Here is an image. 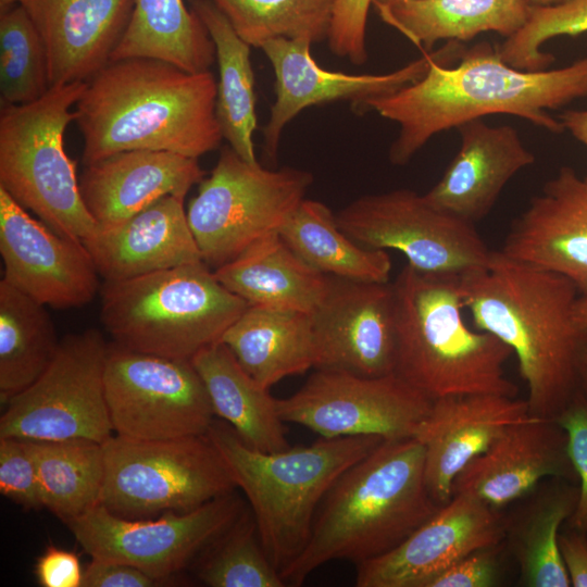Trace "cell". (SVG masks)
Segmentation results:
<instances>
[{"mask_svg": "<svg viewBox=\"0 0 587 587\" xmlns=\"http://www.w3.org/2000/svg\"><path fill=\"white\" fill-rule=\"evenodd\" d=\"M252 48L276 38L327 39L336 0H211Z\"/></svg>", "mask_w": 587, "mask_h": 587, "instance_id": "obj_37", "label": "cell"}, {"mask_svg": "<svg viewBox=\"0 0 587 587\" xmlns=\"http://www.w3.org/2000/svg\"><path fill=\"white\" fill-rule=\"evenodd\" d=\"M312 183L309 171L270 170L224 146L186 211L203 262L216 268L255 240L278 232Z\"/></svg>", "mask_w": 587, "mask_h": 587, "instance_id": "obj_10", "label": "cell"}, {"mask_svg": "<svg viewBox=\"0 0 587 587\" xmlns=\"http://www.w3.org/2000/svg\"><path fill=\"white\" fill-rule=\"evenodd\" d=\"M207 435L247 497L262 546L279 574L305 548L317 510L337 478L385 440L322 437L310 446L263 452L217 419Z\"/></svg>", "mask_w": 587, "mask_h": 587, "instance_id": "obj_6", "label": "cell"}, {"mask_svg": "<svg viewBox=\"0 0 587 587\" xmlns=\"http://www.w3.org/2000/svg\"><path fill=\"white\" fill-rule=\"evenodd\" d=\"M502 540V510L455 494L395 549L357 565L355 586L423 587L471 552Z\"/></svg>", "mask_w": 587, "mask_h": 587, "instance_id": "obj_19", "label": "cell"}, {"mask_svg": "<svg viewBox=\"0 0 587 587\" xmlns=\"http://www.w3.org/2000/svg\"><path fill=\"white\" fill-rule=\"evenodd\" d=\"M199 578L211 587H283L285 580L262 546L254 516L245 509L201 552Z\"/></svg>", "mask_w": 587, "mask_h": 587, "instance_id": "obj_39", "label": "cell"}, {"mask_svg": "<svg viewBox=\"0 0 587 587\" xmlns=\"http://www.w3.org/2000/svg\"><path fill=\"white\" fill-rule=\"evenodd\" d=\"M579 486L550 477L502 509L503 544L519 566V585L570 587L558 537L574 513Z\"/></svg>", "mask_w": 587, "mask_h": 587, "instance_id": "obj_27", "label": "cell"}, {"mask_svg": "<svg viewBox=\"0 0 587 587\" xmlns=\"http://www.w3.org/2000/svg\"><path fill=\"white\" fill-rule=\"evenodd\" d=\"M61 340L46 305L0 280V400L36 382L53 361Z\"/></svg>", "mask_w": 587, "mask_h": 587, "instance_id": "obj_35", "label": "cell"}, {"mask_svg": "<svg viewBox=\"0 0 587 587\" xmlns=\"http://www.w3.org/2000/svg\"><path fill=\"white\" fill-rule=\"evenodd\" d=\"M558 545L571 586L587 587V533L566 525L559 533Z\"/></svg>", "mask_w": 587, "mask_h": 587, "instance_id": "obj_47", "label": "cell"}, {"mask_svg": "<svg viewBox=\"0 0 587 587\" xmlns=\"http://www.w3.org/2000/svg\"><path fill=\"white\" fill-rule=\"evenodd\" d=\"M190 361L204 384L214 415L230 425L245 444L263 452L290 447L277 399L243 370L226 345H209Z\"/></svg>", "mask_w": 587, "mask_h": 587, "instance_id": "obj_30", "label": "cell"}, {"mask_svg": "<svg viewBox=\"0 0 587 587\" xmlns=\"http://www.w3.org/2000/svg\"><path fill=\"white\" fill-rule=\"evenodd\" d=\"M440 508L424 474V450L414 438L384 440L347 469L322 501L309 541L280 572L300 586L323 564L359 565L399 546Z\"/></svg>", "mask_w": 587, "mask_h": 587, "instance_id": "obj_4", "label": "cell"}, {"mask_svg": "<svg viewBox=\"0 0 587 587\" xmlns=\"http://www.w3.org/2000/svg\"><path fill=\"white\" fill-rule=\"evenodd\" d=\"M587 97V57L554 70L522 71L505 63L499 47L480 41L457 62L432 63L417 82L372 100L359 113L375 111L399 125L388 158L404 165L436 134L490 114H510L561 134L548 110Z\"/></svg>", "mask_w": 587, "mask_h": 587, "instance_id": "obj_1", "label": "cell"}, {"mask_svg": "<svg viewBox=\"0 0 587 587\" xmlns=\"http://www.w3.org/2000/svg\"><path fill=\"white\" fill-rule=\"evenodd\" d=\"M100 319L115 344L190 360L221 340L248 303L203 261L124 280H103Z\"/></svg>", "mask_w": 587, "mask_h": 587, "instance_id": "obj_7", "label": "cell"}, {"mask_svg": "<svg viewBox=\"0 0 587 587\" xmlns=\"http://www.w3.org/2000/svg\"><path fill=\"white\" fill-rule=\"evenodd\" d=\"M526 0H409L375 9L383 22L429 52L439 40L467 41L482 33L505 38L526 23Z\"/></svg>", "mask_w": 587, "mask_h": 587, "instance_id": "obj_31", "label": "cell"}, {"mask_svg": "<svg viewBox=\"0 0 587 587\" xmlns=\"http://www.w3.org/2000/svg\"><path fill=\"white\" fill-rule=\"evenodd\" d=\"M278 234L304 262L325 275L389 282L392 263L388 252L355 242L321 201L303 199Z\"/></svg>", "mask_w": 587, "mask_h": 587, "instance_id": "obj_34", "label": "cell"}, {"mask_svg": "<svg viewBox=\"0 0 587 587\" xmlns=\"http://www.w3.org/2000/svg\"><path fill=\"white\" fill-rule=\"evenodd\" d=\"M159 583L135 566L91 558L84 570L82 587H153Z\"/></svg>", "mask_w": 587, "mask_h": 587, "instance_id": "obj_46", "label": "cell"}, {"mask_svg": "<svg viewBox=\"0 0 587 587\" xmlns=\"http://www.w3.org/2000/svg\"><path fill=\"white\" fill-rule=\"evenodd\" d=\"M108 347L95 328L63 337L43 374L4 403L0 437L99 444L112 437L103 384Z\"/></svg>", "mask_w": 587, "mask_h": 587, "instance_id": "obj_11", "label": "cell"}, {"mask_svg": "<svg viewBox=\"0 0 587 587\" xmlns=\"http://www.w3.org/2000/svg\"><path fill=\"white\" fill-rule=\"evenodd\" d=\"M85 88L86 82L51 86L40 99L0 112V188L50 228L80 242L99 226L83 201L64 132Z\"/></svg>", "mask_w": 587, "mask_h": 587, "instance_id": "obj_8", "label": "cell"}, {"mask_svg": "<svg viewBox=\"0 0 587 587\" xmlns=\"http://www.w3.org/2000/svg\"><path fill=\"white\" fill-rule=\"evenodd\" d=\"M557 420L567 433L570 457L579 486L576 509L565 524L587 533V403L578 391Z\"/></svg>", "mask_w": 587, "mask_h": 587, "instance_id": "obj_44", "label": "cell"}, {"mask_svg": "<svg viewBox=\"0 0 587 587\" xmlns=\"http://www.w3.org/2000/svg\"><path fill=\"white\" fill-rule=\"evenodd\" d=\"M220 341L267 389L315 364L311 313L248 304Z\"/></svg>", "mask_w": 587, "mask_h": 587, "instance_id": "obj_29", "label": "cell"}, {"mask_svg": "<svg viewBox=\"0 0 587 587\" xmlns=\"http://www.w3.org/2000/svg\"><path fill=\"white\" fill-rule=\"evenodd\" d=\"M1 8V107L32 103L51 87L46 47L23 4Z\"/></svg>", "mask_w": 587, "mask_h": 587, "instance_id": "obj_38", "label": "cell"}, {"mask_svg": "<svg viewBox=\"0 0 587 587\" xmlns=\"http://www.w3.org/2000/svg\"><path fill=\"white\" fill-rule=\"evenodd\" d=\"M373 0H336L327 36L329 50L354 65L367 60L366 23Z\"/></svg>", "mask_w": 587, "mask_h": 587, "instance_id": "obj_43", "label": "cell"}, {"mask_svg": "<svg viewBox=\"0 0 587 587\" xmlns=\"http://www.w3.org/2000/svg\"><path fill=\"white\" fill-rule=\"evenodd\" d=\"M529 4L533 5H550L561 2L562 0H526Z\"/></svg>", "mask_w": 587, "mask_h": 587, "instance_id": "obj_52", "label": "cell"}, {"mask_svg": "<svg viewBox=\"0 0 587 587\" xmlns=\"http://www.w3.org/2000/svg\"><path fill=\"white\" fill-rule=\"evenodd\" d=\"M433 400L396 374L361 376L316 370L294 395L277 399L284 423L311 429L323 438L414 437Z\"/></svg>", "mask_w": 587, "mask_h": 587, "instance_id": "obj_15", "label": "cell"}, {"mask_svg": "<svg viewBox=\"0 0 587 587\" xmlns=\"http://www.w3.org/2000/svg\"><path fill=\"white\" fill-rule=\"evenodd\" d=\"M104 396L115 435L161 440L205 435L215 415L190 360L109 345Z\"/></svg>", "mask_w": 587, "mask_h": 587, "instance_id": "obj_12", "label": "cell"}, {"mask_svg": "<svg viewBox=\"0 0 587 587\" xmlns=\"http://www.w3.org/2000/svg\"><path fill=\"white\" fill-rule=\"evenodd\" d=\"M150 58L199 73L216 59L207 28L184 0H134L133 11L111 61Z\"/></svg>", "mask_w": 587, "mask_h": 587, "instance_id": "obj_32", "label": "cell"}, {"mask_svg": "<svg viewBox=\"0 0 587 587\" xmlns=\"http://www.w3.org/2000/svg\"><path fill=\"white\" fill-rule=\"evenodd\" d=\"M587 33V0H562L550 5L530 4L524 26L499 47L502 60L522 71H544L555 60L541 50L553 37Z\"/></svg>", "mask_w": 587, "mask_h": 587, "instance_id": "obj_40", "label": "cell"}, {"mask_svg": "<svg viewBox=\"0 0 587 587\" xmlns=\"http://www.w3.org/2000/svg\"><path fill=\"white\" fill-rule=\"evenodd\" d=\"M35 574L42 587H82L84 570L74 552L49 546L37 559Z\"/></svg>", "mask_w": 587, "mask_h": 587, "instance_id": "obj_45", "label": "cell"}, {"mask_svg": "<svg viewBox=\"0 0 587 587\" xmlns=\"http://www.w3.org/2000/svg\"><path fill=\"white\" fill-rule=\"evenodd\" d=\"M315 370L376 377L395 374L396 305L392 283L328 275L312 313Z\"/></svg>", "mask_w": 587, "mask_h": 587, "instance_id": "obj_17", "label": "cell"}, {"mask_svg": "<svg viewBox=\"0 0 587 587\" xmlns=\"http://www.w3.org/2000/svg\"><path fill=\"white\" fill-rule=\"evenodd\" d=\"M0 492L25 509L43 508L35 462L24 439L0 437Z\"/></svg>", "mask_w": 587, "mask_h": 587, "instance_id": "obj_41", "label": "cell"}, {"mask_svg": "<svg viewBox=\"0 0 587 587\" xmlns=\"http://www.w3.org/2000/svg\"><path fill=\"white\" fill-rule=\"evenodd\" d=\"M336 221L361 246L399 251L422 272L462 275L484 267L491 254L475 224L407 188L359 197Z\"/></svg>", "mask_w": 587, "mask_h": 587, "instance_id": "obj_13", "label": "cell"}, {"mask_svg": "<svg viewBox=\"0 0 587 587\" xmlns=\"http://www.w3.org/2000/svg\"><path fill=\"white\" fill-rule=\"evenodd\" d=\"M460 276L405 264L392 282L395 374L430 400L472 394L516 397L517 387L503 369L513 352L496 336L469 327Z\"/></svg>", "mask_w": 587, "mask_h": 587, "instance_id": "obj_5", "label": "cell"}, {"mask_svg": "<svg viewBox=\"0 0 587 587\" xmlns=\"http://www.w3.org/2000/svg\"><path fill=\"white\" fill-rule=\"evenodd\" d=\"M577 391L587 403V332H585L576 364Z\"/></svg>", "mask_w": 587, "mask_h": 587, "instance_id": "obj_49", "label": "cell"}, {"mask_svg": "<svg viewBox=\"0 0 587 587\" xmlns=\"http://www.w3.org/2000/svg\"><path fill=\"white\" fill-rule=\"evenodd\" d=\"M550 477L578 484L569 436L558 420L532 416L509 425L455 476L452 496L466 494L502 510Z\"/></svg>", "mask_w": 587, "mask_h": 587, "instance_id": "obj_20", "label": "cell"}, {"mask_svg": "<svg viewBox=\"0 0 587 587\" xmlns=\"http://www.w3.org/2000/svg\"><path fill=\"white\" fill-rule=\"evenodd\" d=\"M532 417L526 400L494 394L433 400L414 438L424 450L427 490L438 505L452 498L455 476L511 424Z\"/></svg>", "mask_w": 587, "mask_h": 587, "instance_id": "obj_22", "label": "cell"}, {"mask_svg": "<svg viewBox=\"0 0 587 587\" xmlns=\"http://www.w3.org/2000/svg\"><path fill=\"white\" fill-rule=\"evenodd\" d=\"M85 166L79 190L99 228L117 225L165 196L185 199L204 178L198 159L168 151H122Z\"/></svg>", "mask_w": 587, "mask_h": 587, "instance_id": "obj_25", "label": "cell"}, {"mask_svg": "<svg viewBox=\"0 0 587 587\" xmlns=\"http://www.w3.org/2000/svg\"><path fill=\"white\" fill-rule=\"evenodd\" d=\"M24 440L35 462L45 508L67 524L100 503L102 444L84 439Z\"/></svg>", "mask_w": 587, "mask_h": 587, "instance_id": "obj_36", "label": "cell"}, {"mask_svg": "<svg viewBox=\"0 0 587 587\" xmlns=\"http://www.w3.org/2000/svg\"><path fill=\"white\" fill-rule=\"evenodd\" d=\"M3 279L55 309L79 308L100 291L99 273L84 243L34 218L0 188Z\"/></svg>", "mask_w": 587, "mask_h": 587, "instance_id": "obj_18", "label": "cell"}, {"mask_svg": "<svg viewBox=\"0 0 587 587\" xmlns=\"http://www.w3.org/2000/svg\"><path fill=\"white\" fill-rule=\"evenodd\" d=\"M585 179L587 180V176L585 177Z\"/></svg>", "mask_w": 587, "mask_h": 587, "instance_id": "obj_54", "label": "cell"}, {"mask_svg": "<svg viewBox=\"0 0 587 587\" xmlns=\"http://www.w3.org/2000/svg\"><path fill=\"white\" fill-rule=\"evenodd\" d=\"M103 280L203 261L189 227L184 199L165 196L132 217L83 241Z\"/></svg>", "mask_w": 587, "mask_h": 587, "instance_id": "obj_26", "label": "cell"}, {"mask_svg": "<svg viewBox=\"0 0 587 587\" xmlns=\"http://www.w3.org/2000/svg\"><path fill=\"white\" fill-rule=\"evenodd\" d=\"M215 46L218 64L216 118L223 139L249 163H258L253 147L257 129L251 46L235 32L211 0H188Z\"/></svg>", "mask_w": 587, "mask_h": 587, "instance_id": "obj_33", "label": "cell"}, {"mask_svg": "<svg viewBox=\"0 0 587 587\" xmlns=\"http://www.w3.org/2000/svg\"><path fill=\"white\" fill-rule=\"evenodd\" d=\"M457 129L460 149L424 197L434 207L475 224L487 216L508 182L535 162V155L510 125L491 126L477 118Z\"/></svg>", "mask_w": 587, "mask_h": 587, "instance_id": "obj_23", "label": "cell"}, {"mask_svg": "<svg viewBox=\"0 0 587 587\" xmlns=\"http://www.w3.org/2000/svg\"><path fill=\"white\" fill-rule=\"evenodd\" d=\"M0 1H1V7H8L11 4L23 3L25 0H0Z\"/></svg>", "mask_w": 587, "mask_h": 587, "instance_id": "obj_53", "label": "cell"}, {"mask_svg": "<svg viewBox=\"0 0 587 587\" xmlns=\"http://www.w3.org/2000/svg\"><path fill=\"white\" fill-rule=\"evenodd\" d=\"M503 540L479 548L429 578L423 587H497L503 585L505 559Z\"/></svg>", "mask_w": 587, "mask_h": 587, "instance_id": "obj_42", "label": "cell"}, {"mask_svg": "<svg viewBox=\"0 0 587 587\" xmlns=\"http://www.w3.org/2000/svg\"><path fill=\"white\" fill-rule=\"evenodd\" d=\"M460 287L476 329L499 338L516 357L529 414L557 420L577 391L585 334L574 319V283L495 250L484 267L460 276Z\"/></svg>", "mask_w": 587, "mask_h": 587, "instance_id": "obj_2", "label": "cell"}, {"mask_svg": "<svg viewBox=\"0 0 587 587\" xmlns=\"http://www.w3.org/2000/svg\"><path fill=\"white\" fill-rule=\"evenodd\" d=\"M213 272L229 291L248 304L311 314L328 287V275L304 262L278 232L255 240Z\"/></svg>", "mask_w": 587, "mask_h": 587, "instance_id": "obj_28", "label": "cell"}, {"mask_svg": "<svg viewBox=\"0 0 587 587\" xmlns=\"http://www.w3.org/2000/svg\"><path fill=\"white\" fill-rule=\"evenodd\" d=\"M500 251L567 277L587 296V180L562 166L513 221Z\"/></svg>", "mask_w": 587, "mask_h": 587, "instance_id": "obj_21", "label": "cell"}, {"mask_svg": "<svg viewBox=\"0 0 587 587\" xmlns=\"http://www.w3.org/2000/svg\"><path fill=\"white\" fill-rule=\"evenodd\" d=\"M308 39L276 38L262 46L275 75L276 100L263 127V155L276 163L282 133L298 113L311 105L351 101L359 112L367 100L394 93L420 80L433 62L459 61L466 47L460 41L446 43L408 64L385 74H347L321 67L311 54Z\"/></svg>", "mask_w": 587, "mask_h": 587, "instance_id": "obj_16", "label": "cell"}, {"mask_svg": "<svg viewBox=\"0 0 587 587\" xmlns=\"http://www.w3.org/2000/svg\"><path fill=\"white\" fill-rule=\"evenodd\" d=\"M564 130L587 147V109L566 110L559 116Z\"/></svg>", "mask_w": 587, "mask_h": 587, "instance_id": "obj_48", "label": "cell"}, {"mask_svg": "<svg viewBox=\"0 0 587 587\" xmlns=\"http://www.w3.org/2000/svg\"><path fill=\"white\" fill-rule=\"evenodd\" d=\"M47 51L50 86L87 82L110 61L134 0H25Z\"/></svg>", "mask_w": 587, "mask_h": 587, "instance_id": "obj_24", "label": "cell"}, {"mask_svg": "<svg viewBox=\"0 0 587 587\" xmlns=\"http://www.w3.org/2000/svg\"><path fill=\"white\" fill-rule=\"evenodd\" d=\"M102 447L99 504L125 519L188 512L237 488L207 434L161 440L114 434Z\"/></svg>", "mask_w": 587, "mask_h": 587, "instance_id": "obj_9", "label": "cell"}, {"mask_svg": "<svg viewBox=\"0 0 587 587\" xmlns=\"http://www.w3.org/2000/svg\"><path fill=\"white\" fill-rule=\"evenodd\" d=\"M245 509L234 490L157 520L125 519L98 504L66 525L91 558L135 566L161 583L200 555Z\"/></svg>", "mask_w": 587, "mask_h": 587, "instance_id": "obj_14", "label": "cell"}, {"mask_svg": "<svg viewBox=\"0 0 587 587\" xmlns=\"http://www.w3.org/2000/svg\"><path fill=\"white\" fill-rule=\"evenodd\" d=\"M574 319L579 328L587 332V296H578L576 299Z\"/></svg>", "mask_w": 587, "mask_h": 587, "instance_id": "obj_50", "label": "cell"}, {"mask_svg": "<svg viewBox=\"0 0 587 587\" xmlns=\"http://www.w3.org/2000/svg\"><path fill=\"white\" fill-rule=\"evenodd\" d=\"M217 82L150 58L110 61L86 82L75 122L89 165L128 150L168 151L198 159L223 139Z\"/></svg>", "mask_w": 587, "mask_h": 587, "instance_id": "obj_3", "label": "cell"}, {"mask_svg": "<svg viewBox=\"0 0 587 587\" xmlns=\"http://www.w3.org/2000/svg\"><path fill=\"white\" fill-rule=\"evenodd\" d=\"M404 1H409V0H373L372 5H373L375 9H377V8H383V7H389V5L398 4V3H401V2H404Z\"/></svg>", "mask_w": 587, "mask_h": 587, "instance_id": "obj_51", "label": "cell"}]
</instances>
